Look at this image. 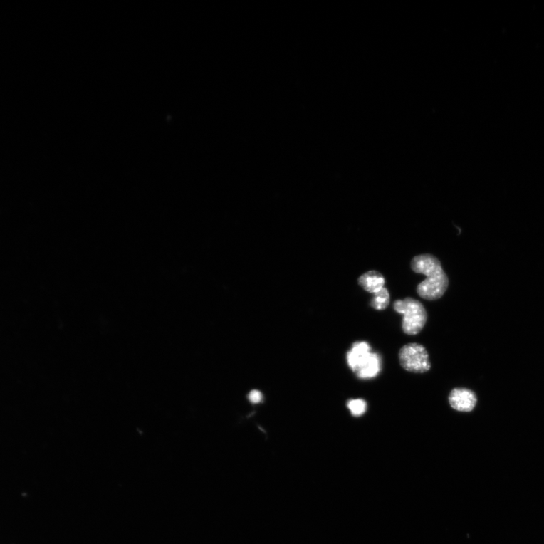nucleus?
<instances>
[{"mask_svg":"<svg viewBox=\"0 0 544 544\" xmlns=\"http://www.w3.org/2000/svg\"><path fill=\"white\" fill-rule=\"evenodd\" d=\"M412 268L427 276L417 288L420 298L431 301L441 298L448 289L449 278L439 259L430 254L417 256L412 259Z\"/></svg>","mask_w":544,"mask_h":544,"instance_id":"nucleus-1","label":"nucleus"},{"mask_svg":"<svg viewBox=\"0 0 544 544\" xmlns=\"http://www.w3.org/2000/svg\"><path fill=\"white\" fill-rule=\"evenodd\" d=\"M347 362L352 372L360 379H372L381 370L380 357L372 352V348L366 342H357L347 353Z\"/></svg>","mask_w":544,"mask_h":544,"instance_id":"nucleus-2","label":"nucleus"},{"mask_svg":"<svg viewBox=\"0 0 544 544\" xmlns=\"http://www.w3.org/2000/svg\"><path fill=\"white\" fill-rule=\"evenodd\" d=\"M394 309L403 315L402 329L406 335H417L424 329L427 321V313L422 303L407 298L395 301Z\"/></svg>","mask_w":544,"mask_h":544,"instance_id":"nucleus-3","label":"nucleus"},{"mask_svg":"<svg viewBox=\"0 0 544 544\" xmlns=\"http://www.w3.org/2000/svg\"><path fill=\"white\" fill-rule=\"evenodd\" d=\"M399 362L408 372L424 374L431 368L429 356L424 345L418 343H409L400 350Z\"/></svg>","mask_w":544,"mask_h":544,"instance_id":"nucleus-4","label":"nucleus"},{"mask_svg":"<svg viewBox=\"0 0 544 544\" xmlns=\"http://www.w3.org/2000/svg\"><path fill=\"white\" fill-rule=\"evenodd\" d=\"M449 401L453 409L461 412H471L474 409L478 399L476 393L472 390L456 388L451 392Z\"/></svg>","mask_w":544,"mask_h":544,"instance_id":"nucleus-5","label":"nucleus"},{"mask_svg":"<svg viewBox=\"0 0 544 544\" xmlns=\"http://www.w3.org/2000/svg\"><path fill=\"white\" fill-rule=\"evenodd\" d=\"M360 286L367 292L375 293L385 288V278L377 271H370L358 279Z\"/></svg>","mask_w":544,"mask_h":544,"instance_id":"nucleus-6","label":"nucleus"},{"mask_svg":"<svg viewBox=\"0 0 544 544\" xmlns=\"http://www.w3.org/2000/svg\"><path fill=\"white\" fill-rule=\"evenodd\" d=\"M389 293L387 288H383L375 293L374 298L372 302H370V305L376 309V310H385L389 306Z\"/></svg>","mask_w":544,"mask_h":544,"instance_id":"nucleus-7","label":"nucleus"},{"mask_svg":"<svg viewBox=\"0 0 544 544\" xmlns=\"http://www.w3.org/2000/svg\"><path fill=\"white\" fill-rule=\"evenodd\" d=\"M347 407L354 417H361L367 411V403L363 399H353L349 401Z\"/></svg>","mask_w":544,"mask_h":544,"instance_id":"nucleus-8","label":"nucleus"},{"mask_svg":"<svg viewBox=\"0 0 544 544\" xmlns=\"http://www.w3.org/2000/svg\"><path fill=\"white\" fill-rule=\"evenodd\" d=\"M249 400L253 404H258L262 402L263 394L261 392L253 390L249 394Z\"/></svg>","mask_w":544,"mask_h":544,"instance_id":"nucleus-9","label":"nucleus"}]
</instances>
